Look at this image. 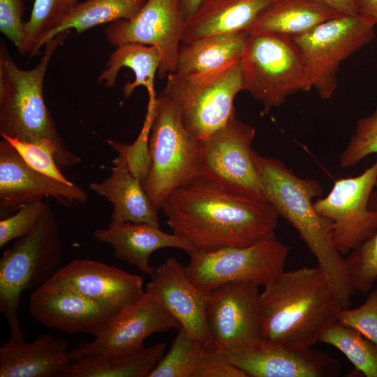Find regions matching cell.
Listing matches in <instances>:
<instances>
[{
	"label": "cell",
	"instance_id": "obj_1",
	"mask_svg": "<svg viewBox=\"0 0 377 377\" xmlns=\"http://www.w3.org/2000/svg\"><path fill=\"white\" fill-rule=\"evenodd\" d=\"M161 210L172 233L202 251L251 245L274 232L279 217L269 202L201 177L172 192Z\"/></svg>",
	"mask_w": 377,
	"mask_h": 377
},
{
	"label": "cell",
	"instance_id": "obj_2",
	"mask_svg": "<svg viewBox=\"0 0 377 377\" xmlns=\"http://www.w3.org/2000/svg\"><path fill=\"white\" fill-rule=\"evenodd\" d=\"M343 308L318 266L284 270L260 293L262 341L289 348L311 347L337 321Z\"/></svg>",
	"mask_w": 377,
	"mask_h": 377
},
{
	"label": "cell",
	"instance_id": "obj_3",
	"mask_svg": "<svg viewBox=\"0 0 377 377\" xmlns=\"http://www.w3.org/2000/svg\"><path fill=\"white\" fill-rule=\"evenodd\" d=\"M254 158L267 200L279 216L297 230L328 277L344 308H348L354 290L350 286L343 255L332 237L330 222L314 209L313 200L323 190L314 179L297 176L279 159L255 151Z\"/></svg>",
	"mask_w": 377,
	"mask_h": 377
},
{
	"label": "cell",
	"instance_id": "obj_4",
	"mask_svg": "<svg viewBox=\"0 0 377 377\" xmlns=\"http://www.w3.org/2000/svg\"><path fill=\"white\" fill-rule=\"evenodd\" d=\"M69 34L61 32L47 42L40 62L29 70L20 68L3 41L0 45V135L25 142L52 139L59 151L60 168L81 159L68 149L57 130L44 101L43 82L54 51Z\"/></svg>",
	"mask_w": 377,
	"mask_h": 377
},
{
	"label": "cell",
	"instance_id": "obj_5",
	"mask_svg": "<svg viewBox=\"0 0 377 377\" xmlns=\"http://www.w3.org/2000/svg\"><path fill=\"white\" fill-rule=\"evenodd\" d=\"M149 103L151 164L142 185L158 212L172 192L200 177L202 142L185 128L178 108L163 92Z\"/></svg>",
	"mask_w": 377,
	"mask_h": 377
},
{
	"label": "cell",
	"instance_id": "obj_6",
	"mask_svg": "<svg viewBox=\"0 0 377 377\" xmlns=\"http://www.w3.org/2000/svg\"><path fill=\"white\" fill-rule=\"evenodd\" d=\"M61 260L59 223L49 205L34 228L16 239L0 260V309L10 338L25 340L17 315L22 292L48 281Z\"/></svg>",
	"mask_w": 377,
	"mask_h": 377
},
{
	"label": "cell",
	"instance_id": "obj_7",
	"mask_svg": "<svg viewBox=\"0 0 377 377\" xmlns=\"http://www.w3.org/2000/svg\"><path fill=\"white\" fill-rule=\"evenodd\" d=\"M241 62L244 90L263 103V115L280 106L288 96L312 88L292 37L249 34Z\"/></svg>",
	"mask_w": 377,
	"mask_h": 377
},
{
	"label": "cell",
	"instance_id": "obj_8",
	"mask_svg": "<svg viewBox=\"0 0 377 377\" xmlns=\"http://www.w3.org/2000/svg\"><path fill=\"white\" fill-rule=\"evenodd\" d=\"M244 90L241 61L219 72L197 77L167 76L162 91L178 108L185 128L202 142L234 116V100Z\"/></svg>",
	"mask_w": 377,
	"mask_h": 377
},
{
	"label": "cell",
	"instance_id": "obj_9",
	"mask_svg": "<svg viewBox=\"0 0 377 377\" xmlns=\"http://www.w3.org/2000/svg\"><path fill=\"white\" fill-rule=\"evenodd\" d=\"M289 250L273 232L247 246L193 251L186 274L205 292L232 281H250L264 287L284 271Z\"/></svg>",
	"mask_w": 377,
	"mask_h": 377
},
{
	"label": "cell",
	"instance_id": "obj_10",
	"mask_svg": "<svg viewBox=\"0 0 377 377\" xmlns=\"http://www.w3.org/2000/svg\"><path fill=\"white\" fill-rule=\"evenodd\" d=\"M376 26L359 14L327 20L310 31L292 37L312 88L330 99L337 87V71L343 61L370 43Z\"/></svg>",
	"mask_w": 377,
	"mask_h": 377
},
{
	"label": "cell",
	"instance_id": "obj_11",
	"mask_svg": "<svg viewBox=\"0 0 377 377\" xmlns=\"http://www.w3.org/2000/svg\"><path fill=\"white\" fill-rule=\"evenodd\" d=\"M255 135L252 126L234 116L202 142L200 177L233 193L268 201L251 147Z\"/></svg>",
	"mask_w": 377,
	"mask_h": 377
},
{
	"label": "cell",
	"instance_id": "obj_12",
	"mask_svg": "<svg viewBox=\"0 0 377 377\" xmlns=\"http://www.w3.org/2000/svg\"><path fill=\"white\" fill-rule=\"evenodd\" d=\"M259 287L232 281L207 292L206 320L214 350L226 355L262 341Z\"/></svg>",
	"mask_w": 377,
	"mask_h": 377
},
{
	"label": "cell",
	"instance_id": "obj_13",
	"mask_svg": "<svg viewBox=\"0 0 377 377\" xmlns=\"http://www.w3.org/2000/svg\"><path fill=\"white\" fill-rule=\"evenodd\" d=\"M377 187V159L362 174L337 179L330 192L313 202L316 211L330 222L334 242L348 254L377 232V211L369 207Z\"/></svg>",
	"mask_w": 377,
	"mask_h": 377
},
{
	"label": "cell",
	"instance_id": "obj_14",
	"mask_svg": "<svg viewBox=\"0 0 377 377\" xmlns=\"http://www.w3.org/2000/svg\"><path fill=\"white\" fill-rule=\"evenodd\" d=\"M180 328L179 323L158 300L145 292L119 309L92 341L69 350V356L73 361L89 356H128L142 349L145 340L152 334Z\"/></svg>",
	"mask_w": 377,
	"mask_h": 377
},
{
	"label": "cell",
	"instance_id": "obj_15",
	"mask_svg": "<svg viewBox=\"0 0 377 377\" xmlns=\"http://www.w3.org/2000/svg\"><path fill=\"white\" fill-rule=\"evenodd\" d=\"M184 23L177 0H147L131 20L112 22L105 35L117 47L136 43L156 47L160 54L157 75L163 79L175 71Z\"/></svg>",
	"mask_w": 377,
	"mask_h": 377
},
{
	"label": "cell",
	"instance_id": "obj_16",
	"mask_svg": "<svg viewBox=\"0 0 377 377\" xmlns=\"http://www.w3.org/2000/svg\"><path fill=\"white\" fill-rule=\"evenodd\" d=\"M29 309L32 318L47 327L93 336L119 310L50 281L31 292Z\"/></svg>",
	"mask_w": 377,
	"mask_h": 377
},
{
	"label": "cell",
	"instance_id": "obj_17",
	"mask_svg": "<svg viewBox=\"0 0 377 377\" xmlns=\"http://www.w3.org/2000/svg\"><path fill=\"white\" fill-rule=\"evenodd\" d=\"M45 197L54 198L64 206H85L88 195L80 186L68 184L29 167L6 139L0 141V209L17 211L22 205Z\"/></svg>",
	"mask_w": 377,
	"mask_h": 377
},
{
	"label": "cell",
	"instance_id": "obj_18",
	"mask_svg": "<svg viewBox=\"0 0 377 377\" xmlns=\"http://www.w3.org/2000/svg\"><path fill=\"white\" fill-rule=\"evenodd\" d=\"M226 355L246 377H335L341 371L335 359L311 347L289 348L262 341Z\"/></svg>",
	"mask_w": 377,
	"mask_h": 377
},
{
	"label": "cell",
	"instance_id": "obj_19",
	"mask_svg": "<svg viewBox=\"0 0 377 377\" xmlns=\"http://www.w3.org/2000/svg\"><path fill=\"white\" fill-rule=\"evenodd\" d=\"M145 293L157 298L181 327L212 347L206 320L207 293L188 279L186 267L169 258L155 268Z\"/></svg>",
	"mask_w": 377,
	"mask_h": 377
},
{
	"label": "cell",
	"instance_id": "obj_20",
	"mask_svg": "<svg viewBox=\"0 0 377 377\" xmlns=\"http://www.w3.org/2000/svg\"><path fill=\"white\" fill-rule=\"evenodd\" d=\"M49 281L119 309L134 302L145 292L142 276L89 259L69 262Z\"/></svg>",
	"mask_w": 377,
	"mask_h": 377
},
{
	"label": "cell",
	"instance_id": "obj_21",
	"mask_svg": "<svg viewBox=\"0 0 377 377\" xmlns=\"http://www.w3.org/2000/svg\"><path fill=\"white\" fill-rule=\"evenodd\" d=\"M98 242L111 246L114 258L134 265L144 274L151 277L155 268L149 264L152 253L163 248H177L190 254L193 246L174 233L162 231L160 227L147 223L112 221L104 228L92 233Z\"/></svg>",
	"mask_w": 377,
	"mask_h": 377
},
{
	"label": "cell",
	"instance_id": "obj_22",
	"mask_svg": "<svg viewBox=\"0 0 377 377\" xmlns=\"http://www.w3.org/2000/svg\"><path fill=\"white\" fill-rule=\"evenodd\" d=\"M71 362L66 340L50 334L30 343L10 338L0 347V377H61Z\"/></svg>",
	"mask_w": 377,
	"mask_h": 377
},
{
	"label": "cell",
	"instance_id": "obj_23",
	"mask_svg": "<svg viewBox=\"0 0 377 377\" xmlns=\"http://www.w3.org/2000/svg\"><path fill=\"white\" fill-rule=\"evenodd\" d=\"M241 374L225 354L205 346L181 327L149 377H239Z\"/></svg>",
	"mask_w": 377,
	"mask_h": 377
},
{
	"label": "cell",
	"instance_id": "obj_24",
	"mask_svg": "<svg viewBox=\"0 0 377 377\" xmlns=\"http://www.w3.org/2000/svg\"><path fill=\"white\" fill-rule=\"evenodd\" d=\"M276 0H206L184 23L182 43L248 31Z\"/></svg>",
	"mask_w": 377,
	"mask_h": 377
},
{
	"label": "cell",
	"instance_id": "obj_25",
	"mask_svg": "<svg viewBox=\"0 0 377 377\" xmlns=\"http://www.w3.org/2000/svg\"><path fill=\"white\" fill-rule=\"evenodd\" d=\"M110 175L88 188L112 205V221L147 223L160 227L158 212L145 191L142 181L130 171L124 158L113 160Z\"/></svg>",
	"mask_w": 377,
	"mask_h": 377
},
{
	"label": "cell",
	"instance_id": "obj_26",
	"mask_svg": "<svg viewBox=\"0 0 377 377\" xmlns=\"http://www.w3.org/2000/svg\"><path fill=\"white\" fill-rule=\"evenodd\" d=\"M249 37L242 31L182 43L173 73L197 77L222 71L241 61Z\"/></svg>",
	"mask_w": 377,
	"mask_h": 377
},
{
	"label": "cell",
	"instance_id": "obj_27",
	"mask_svg": "<svg viewBox=\"0 0 377 377\" xmlns=\"http://www.w3.org/2000/svg\"><path fill=\"white\" fill-rule=\"evenodd\" d=\"M340 15L321 0H276L248 32L294 37Z\"/></svg>",
	"mask_w": 377,
	"mask_h": 377
},
{
	"label": "cell",
	"instance_id": "obj_28",
	"mask_svg": "<svg viewBox=\"0 0 377 377\" xmlns=\"http://www.w3.org/2000/svg\"><path fill=\"white\" fill-rule=\"evenodd\" d=\"M158 343L122 357H85L71 362L61 377H149L165 353Z\"/></svg>",
	"mask_w": 377,
	"mask_h": 377
},
{
	"label": "cell",
	"instance_id": "obj_29",
	"mask_svg": "<svg viewBox=\"0 0 377 377\" xmlns=\"http://www.w3.org/2000/svg\"><path fill=\"white\" fill-rule=\"evenodd\" d=\"M159 64L160 54L156 47L136 43H125L117 46L110 54L106 68L97 81L99 84L104 82L105 87L112 88L116 84L119 71L128 67L133 71L135 80L124 84L123 94L125 98H129L139 86L147 89L149 99L154 98V77Z\"/></svg>",
	"mask_w": 377,
	"mask_h": 377
},
{
	"label": "cell",
	"instance_id": "obj_30",
	"mask_svg": "<svg viewBox=\"0 0 377 377\" xmlns=\"http://www.w3.org/2000/svg\"><path fill=\"white\" fill-rule=\"evenodd\" d=\"M147 0H85L75 7L61 24L52 33L75 29L82 33L101 24L118 20H129L141 10ZM50 39V40H51Z\"/></svg>",
	"mask_w": 377,
	"mask_h": 377
},
{
	"label": "cell",
	"instance_id": "obj_31",
	"mask_svg": "<svg viewBox=\"0 0 377 377\" xmlns=\"http://www.w3.org/2000/svg\"><path fill=\"white\" fill-rule=\"evenodd\" d=\"M319 341L339 350L356 371L366 377H377V345L357 330L337 321L325 330Z\"/></svg>",
	"mask_w": 377,
	"mask_h": 377
},
{
	"label": "cell",
	"instance_id": "obj_32",
	"mask_svg": "<svg viewBox=\"0 0 377 377\" xmlns=\"http://www.w3.org/2000/svg\"><path fill=\"white\" fill-rule=\"evenodd\" d=\"M78 4V0H34L29 20L24 22L25 34L32 43L29 56L39 54L42 46Z\"/></svg>",
	"mask_w": 377,
	"mask_h": 377
},
{
	"label": "cell",
	"instance_id": "obj_33",
	"mask_svg": "<svg viewBox=\"0 0 377 377\" xmlns=\"http://www.w3.org/2000/svg\"><path fill=\"white\" fill-rule=\"evenodd\" d=\"M369 207L377 211V191L370 196ZM348 276L354 291L369 292L377 280V232L344 258Z\"/></svg>",
	"mask_w": 377,
	"mask_h": 377
},
{
	"label": "cell",
	"instance_id": "obj_34",
	"mask_svg": "<svg viewBox=\"0 0 377 377\" xmlns=\"http://www.w3.org/2000/svg\"><path fill=\"white\" fill-rule=\"evenodd\" d=\"M1 138L9 142L24 161L34 170L64 183L73 184L60 171L59 151L52 139L25 142L8 137Z\"/></svg>",
	"mask_w": 377,
	"mask_h": 377
},
{
	"label": "cell",
	"instance_id": "obj_35",
	"mask_svg": "<svg viewBox=\"0 0 377 377\" xmlns=\"http://www.w3.org/2000/svg\"><path fill=\"white\" fill-rule=\"evenodd\" d=\"M50 205L43 200L22 205L12 216L0 221V247L29 234L38 223Z\"/></svg>",
	"mask_w": 377,
	"mask_h": 377
},
{
	"label": "cell",
	"instance_id": "obj_36",
	"mask_svg": "<svg viewBox=\"0 0 377 377\" xmlns=\"http://www.w3.org/2000/svg\"><path fill=\"white\" fill-rule=\"evenodd\" d=\"M152 121V108L148 104L147 113L142 129L134 143L128 145L108 140L125 159L131 172L141 181L147 177L151 164L149 135Z\"/></svg>",
	"mask_w": 377,
	"mask_h": 377
},
{
	"label": "cell",
	"instance_id": "obj_37",
	"mask_svg": "<svg viewBox=\"0 0 377 377\" xmlns=\"http://www.w3.org/2000/svg\"><path fill=\"white\" fill-rule=\"evenodd\" d=\"M23 0H0V31L21 54H30L33 45L24 31Z\"/></svg>",
	"mask_w": 377,
	"mask_h": 377
},
{
	"label": "cell",
	"instance_id": "obj_38",
	"mask_svg": "<svg viewBox=\"0 0 377 377\" xmlns=\"http://www.w3.org/2000/svg\"><path fill=\"white\" fill-rule=\"evenodd\" d=\"M337 321L354 328L377 345V289L370 292L361 306L355 309L343 308Z\"/></svg>",
	"mask_w": 377,
	"mask_h": 377
},
{
	"label": "cell",
	"instance_id": "obj_39",
	"mask_svg": "<svg viewBox=\"0 0 377 377\" xmlns=\"http://www.w3.org/2000/svg\"><path fill=\"white\" fill-rule=\"evenodd\" d=\"M373 154H377V134L368 138L353 135L340 156V165L344 168L353 167Z\"/></svg>",
	"mask_w": 377,
	"mask_h": 377
},
{
	"label": "cell",
	"instance_id": "obj_40",
	"mask_svg": "<svg viewBox=\"0 0 377 377\" xmlns=\"http://www.w3.org/2000/svg\"><path fill=\"white\" fill-rule=\"evenodd\" d=\"M376 134H377V108L371 114L357 121L354 135L368 138Z\"/></svg>",
	"mask_w": 377,
	"mask_h": 377
},
{
	"label": "cell",
	"instance_id": "obj_41",
	"mask_svg": "<svg viewBox=\"0 0 377 377\" xmlns=\"http://www.w3.org/2000/svg\"><path fill=\"white\" fill-rule=\"evenodd\" d=\"M341 15L358 14L357 0H321Z\"/></svg>",
	"mask_w": 377,
	"mask_h": 377
},
{
	"label": "cell",
	"instance_id": "obj_42",
	"mask_svg": "<svg viewBox=\"0 0 377 377\" xmlns=\"http://www.w3.org/2000/svg\"><path fill=\"white\" fill-rule=\"evenodd\" d=\"M358 14L377 25V0H357Z\"/></svg>",
	"mask_w": 377,
	"mask_h": 377
},
{
	"label": "cell",
	"instance_id": "obj_43",
	"mask_svg": "<svg viewBox=\"0 0 377 377\" xmlns=\"http://www.w3.org/2000/svg\"><path fill=\"white\" fill-rule=\"evenodd\" d=\"M182 17L186 22L198 10L206 0H177Z\"/></svg>",
	"mask_w": 377,
	"mask_h": 377
},
{
	"label": "cell",
	"instance_id": "obj_44",
	"mask_svg": "<svg viewBox=\"0 0 377 377\" xmlns=\"http://www.w3.org/2000/svg\"><path fill=\"white\" fill-rule=\"evenodd\" d=\"M376 30H377V25H376Z\"/></svg>",
	"mask_w": 377,
	"mask_h": 377
}]
</instances>
